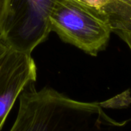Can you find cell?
Listing matches in <instances>:
<instances>
[{
  "label": "cell",
  "mask_w": 131,
  "mask_h": 131,
  "mask_svg": "<svg viewBox=\"0 0 131 131\" xmlns=\"http://www.w3.org/2000/svg\"><path fill=\"white\" fill-rule=\"evenodd\" d=\"M18 109L8 131H112L120 123L104 110L106 102H87L71 98L57 90L35 83L20 94Z\"/></svg>",
  "instance_id": "1"
},
{
  "label": "cell",
  "mask_w": 131,
  "mask_h": 131,
  "mask_svg": "<svg viewBox=\"0 0 131 131\" xmlns=\"http://www.w3.org/2000/svg\"><path fill=\"white\" fill-rule=\"evenodd\" d=\"M49 21L63 41L91 56L106 48L112 33L98 11L81 0H56Z\"/></svg>",
  "instance_id": "2"
},
{
  "label": "cell",
  "mask_w": 131,
  "mask_h": 131,
  "mask_svg": "<svg viewBox=\"0 0 131 131\" xmlns=\"http://www.w3.org/2000/svg\"><path fill=\"white\" fill-rule=\"evenodd\" d=\"M56 0H9L0 38L13 48L31 54L51 31L50 15Z\"/></svg>",
  "instance_id": "3"
},
{
  "label": "cell",
  "mask_w": 131,
  "mask_h": 131,
  "mask_svg": "<svg viewBox=\"0 0 131 131\" xmlns=\"http://www.w3.org/2000/svg\"><path fill=\"white\" fill-rule=\"evenodd\" d=\"M37 80V66L28 54L0 38V131L22 91Z\"/></svg>",
  "instance_id": "4"
},
{
  "label": "cell",
  "mask_w": 131,
  "mask_h": 131,
  "mask_svg": "<svg viewBox=\"0 0 131 131\" xmlns=\"http://www.w3.org/2000/svg\"><path fill=\"white\" fill-rule=\"evenodd\" d=\"M94 7L112 32L131 31V0H81Z\"/></svg>",
  "instance_id": "5"
},
{
  "label": "cell",
  "mask_w": 131,
  "mask_h": 131,
  "mask_svg": "<svg viewBox=\"0 0 131 131\" xmlns=\"http://www.w3.org/2000/svg\"><path fill=\"white\" fill-rule=\"evenodd\" d=\"M9 0H0V30L5 21Z\"/></svg>",
  "instance_id": "6"
},
{
  "label": "cell",
  "mask_w": 131,
  "mask_h": 131,
  "mask_svg": "<svg viewBox=\"0 0 131 131\" xmlns=\"http://www.w3.org/2000/svg\"><path fill=\"white\" fill-rule=\"evenodd\" d=\"M117 35L127 44L131 51V31H121Z\"/></svg>",
  "instance_id": "7"
}]
</instances>
